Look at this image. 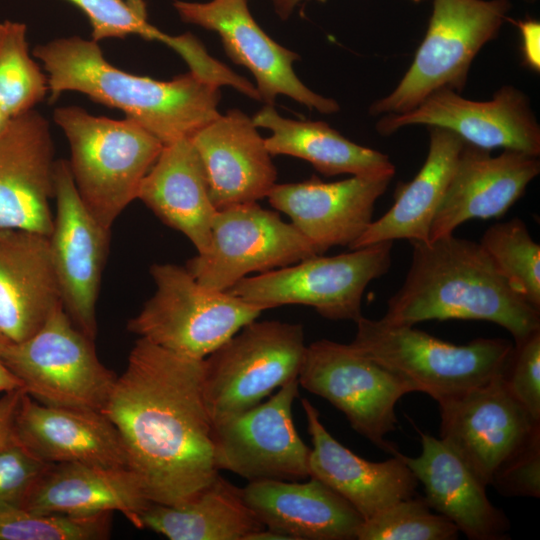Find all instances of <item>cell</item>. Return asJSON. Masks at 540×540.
<instances>
[{"instance_id":"5b68a950","label":"cell","mask_w":540,"mask_h":540,"mask_svg":"<svg viewBox=\"0 0 540 540\" xmlns=\"http://www.w3.org/2000/svg\"><path fill=\"white\" fill-rule=\"evenodd\" d=\"M350 343L435 401L462 394L505 372L514 345L477 338L464 345L438 339L411 325L361 317Z\"/></svg>"},{"instance_id":"484cf974","label":"cell","mask_w":540,"mask_h":540,"mask_svg":"<svg viewBox=\"0 0 540 540\" xmlns=\"http://www.w3.org/2000/svg\"><path fill=\"white\" fill-rule=\"evenodd\" d=\"M241 494L266 528L288 540H353L363 523L350 503L314 477L249 482Z\"/></svg>"},{"instance_id":"8d00e7d4","label":"cell","mask_w":540,"mask_h":540,"mask_svg":"<svg viewBox=\"0 0 540 540\" xmlns=\"http://www.w3.org/2000/svg\"><path fill=\"white\" fill-rule=\"evenodd\" d=\"M51 464L13 436L0 447V505L22 508Z\"/></svg>"},{"instance_id":"ee69618b","label":"cell","mask_w":540,"mask_h":540,"mask_svg":"<svg viewBox=\"0 0 540 540\" xmlns=\"http://www.w3.org/2000/svg\"><path fill=\"white\" fill-rule=\"evenodd\" d=\"M126 3L140 16L147 18L146 5L144 0H125Z\"/></svg>"},{"instance_id":"9c48e42d","label":"cell","mask_w":540,"mask_h":540,"mask_svg":"<svg viewBox=\"0 0 540 540\" xmlns=\"http://www.w3.org/2000/svg\"><path fill=\"white\" fill-rule=\"evenodd\" d=\"M303 326L252 321L204 359L203 393L213 425L259 404L298 378Z\"/></svg>"},{"instance_id":"d590c367","label":"cell","mask_w":540,"mask_h":540,"mask_svg":"<svg viewBox=\"0 0 540 540\" xmlns=\"http://www.w3.org/2000/svg\"><path fill=\"white\" fill-rule=\"evenodd\" d=\"M77 6L88 17L92 40L124 38L137 35L146 40L163 42L176 52L183 43L182 35L171 36L151 25L138 15L125 0H66Z\"/></svg>"},{"instance_id":"277c9868","label":"cell","mask_w":540,"mask_h":540,"mask_svg":"<svg viewBox=\"0 0 540 540\" xmlns=\"http://www.w3.org/2000/svg\"><path fill=\"white\" fill-rule=\"evenodd\" d=\"M66 136L68 161L78 194L106 229L138 197L163 143L135 121L95 116L78 106L54 110Z\"/></svg>"},{"instance_id":"60d3db41","label":"cell","mask_w":540,"mask_h":540,"mask_svg":"<svg viewBox=\"0 0 540 540\" xmlns=\"http://www.w3.org/2000/svg\"><path fill=\"white\" fill-rule=\"evenodd\" d=\"M522 36V51L527 66L539 70V22L527 19L517 23Z\"/></svg>"},{"instance_id":"74e56055","label":"cell","mask_w":540,"mask_h":540,"mask_svg":"<svg viewBox=\"0 0 540 540\" xmlns=\"http://www.w3.org/2000/svg\"><path fill=\"white\" fill-rule=\"evenodd\" d=\"M490 485L506 497H540V426L502 461Z\"/></svg>"},{"instance_id":"4316f807","label":"cell","mask_w":540,"mask_h":540,"mask_svg":"<svg viewBox=\"0 0 540 540\" xmlns=\"http://www.w3.org/2000/svg\"><path fill=\"white\" fill-rule=\"evenodd\" d=\"M151 503L129 467L65 462L50 465L22 508L71 516L119 512L143 529L142 514Z\"/></svg>"},{"instance_id":"7402d4cb","label":"cell","mask_w":540,"mask_h":540,"mask_svg":"<svg viewBox=\"0 0 540 540\" xmlns=\"http://www.w3.org/2000/svg\"><path fill=\"white\" fill-rule=\"evenodd\" d=\"M312 448L309 477L322 481L362 516L363 521L390 505L415 495L418 480L402 453L382 462L368 461L338 442L324 427L319 411L301 401Z\"/></svg>"},{"instance_id":"6da1fadb","label":"cell","mask_w":540,"mask_h":540,"mask_svg":"<svg viewBox=\"0 0 540 540\" xmlns=\"http://www.w3.org/2000/svg\"><path fill=\"white\" fill-rule=\"evenodd\" d=\"M203 367L139 337L102 411L152 503L179 504L218 474Z\"/></svg>"},{"instance_id":"ffe728a7","label":"cell","mask_w":540,"mask_h":540,"mask_svg":"<svg viewBox=\"0 0 540 540\" xmlns=\"http://www.w3.org/2000/svg\"><path fill=\"white\" fill-rule=\"evenodd\" d=\"M539 172L538 156L513 150L492 156L489 150L464 143L432 221L430 241L453 234L470 219L503 216Z\"/></svg>"},{"instance_id":"f546056e","label":"cell","mask_w":540,"mask_h":540,"mask_svg":"<svg viewBox=\"0 0 540 540\" xmlns=\"http://www.w3.org/2000/svg\"><path fill=\"white\" fill-rule=\"evenodd\" d=\"M254 125L272 135L265 139L271 155H289L308 161L321 174L336 176H394L388 155L358 145L322 121L284 118L273 105H265L253 117Z\"/></svg>"},{"instance_id":"ac0fdd59","label":"cell","mask_w":540,"mask_h":540,"mask_svg":"<svg viewBox=\"0 0 540 540\" xmlns=\"http://www.w3.org/2000/svg\"><path fill=\"white\" fill-rule=\"evenodd\" d=\"M55 163L48 121L34 109L11 118L0 133V229L50 235Z\"/></svg>"},{"instance_id":"ba28073f","label":"cell","mask_w":540,"mask_h":540,"mask_svg":"<svg viewBox=\"0 0 540 540\" xmlns=\"http://www.w3.org/2000/svg\"><path fill=\"white\" fill-rule=\"evenodd\" d=\"M1 356L25 393L49 406L102 412L117 378L62 303L33 335L4 344Z\"/></svg>"},{"instance_id":"b9f144b4","label":"cell","mask_w":540,"mask_h":540,"mask_svg":"<svg viewBox=\"0 0 540 540\" xmlns=\"http://www.w3.org/2000/svg\"><path fill=\"white\" fill-rule=\"evenodd\" d=\"M3 343L0 341V392L23 389L20 380L6 367L2 360Z\"/></svg>"},{"instance_id":"7bdbcfd3","label":"cell","mask_w":540,"mask_h":540,"mask_svg":"<svg viewBox=\"0 0 540 540\" xmlns=\"http://www.w3.org/2000/svg\"><path fill=\"white\" fill-rule=\"evenodd\" d=\"M301 0H272L277 14L282 18L286 19L293 11L295 6ZM413 2H421L423 0H411Z\"/></svg>"},{"instance_id":"2e32d148","label":"cell","mask_w":540,"mask_h":540,"mask_svg":"<svg viewBox=\"0 0 540 540\" xmlns=\"http://www.w3.org/2000/svg\"><path fill=\"white\" fill-rule=\"evenodd\" d=\"M173 6L182 21L219 34L229 58L254 76L260 101L273 105L278 95H284L320 113L339 110L334 99L315 93L297 77L293 63L299 55L263 31L252 17L247 0H177Z\"/></svg>"},{"instance_id":"30bf717a","label":"cell","mask_w":540,"mask_h":540,"mask_svg":"<svg viewBox=\"0 0 540 540\" xmlns=\"http://www.w3.org/2000/svg\"><path fill=\"white\" fill-rule=\"evenodd\" d=\"M392 248L393 241H386L336 256L316 255L245 277L227 291L263 310L306 305L326 319L357 322L364 290L389 270Z\"/></svg>"},{"instance_id":"f35d334b","label":"cell","mask_w":540,"mask_h":540,"mask_svg":"<svg viewBox=\"0 0 540 540\" xmlns=\"http://www.w3.org/2000/svg\"><path fill=\"white\" fill-rule=\"evenodd\" d=\"M503 377L513 396L540 421V329L514 344Z\"/></svg>"},{"instance_id":"9a60e30c","label":"cell","mask_w":540,"mask_h":540,"mask_svg":"<svg viewBox=\"0 0 540 540\" xmlns=\"http://www.w3.org/2000/svg\"><path fill=\"white\" fill-rule=\"evenodd\" d=\"M412 125L449 130L465 143L489 151L502 148L540 154V126L530 100L512 85H503L487 101L470 100L461 93L442 89L411 111L383 115L376 130L389 136Z\"/></svg>"},{"instance_id":"4fadbf2b","label":"cell","mask_w":540,"mask_h":540,"mask_svg":"<svg viewBox=\"0 0 540 540\" xmlns=\"http://www.w3.org/2000/svg\"><path fill=\"white\" fill-rule=\"evenodd\" d=\"M298 387V378L292 379L267 401L213 425L218 470L249 482L309 477L311 448L300 438L292 416Z\"/></svg>"},{"instance_id":"5bb4252c","label":"cell","mask_w":540,"mask_h":540,"mask_svg":"<svg viewBox=\"0 0 540 540\" xmlns=\"http://www.w3.org/2000/svg\"><path fill=\"white\" fill-rule=\"evenodd\" d=\"M54 183L55 212L48 239L61 303L75 326L94 340L96 303L110 230L93 217L81 200L68 161H56Z\"/></svg>"},{"instance_id":"d6986e66","label":"cell","mask_w":540,"mask_h":540,"mask_svg":"<svg viewBox=\"0 0 540 540\" xmlns=\"http://www.w3.org/2000/svg\"><path fill=\"white\" fill-rule=\"evenodd\" d=\"M393 176H352L323 182L313 177L296 183H276L267 198L318 250L350 246L372 222L376 201Z\"/></svg>"},{"instance_id":"e0dca14e","label":"cell","mask_w":540,"mask_h":540,"mask_svg":"<svg viewBox=\"0 0 540 540\" xmlns=\"http://www.w3.org/2000/svg\"><path fill=\"white\" fill-rule=\"evenodd\" d=\"M440 439L488 486L495 470L540 426L503 374L438 402Z\"/></svg>"},{"instance_id":"d4e9b609","label":"cell","mask_w":540,"mask_h":540,"mask_svg":"<svg viewBox=\"0 0 540 540\" xmlns=\"http://www.w3.org/2000/svg\"><path fill=\"white\" fill-rule=\"evenodd\" d=\"M419 434L420 455L402 457L423 485L430 507L470 540L506 539L509 519L489 500L487 485L440 438Z\"/></svg>"},{"instance_id":"44dd1931","label":"cell","mask_w":540,"mask_h":540,"mask_svg":"<svg viewBox=\"0 0 540 540\" xmlns=\"http://www.w3.org/2000/svg\"><path fill=\"white\" fill-rule=\"evenodd\" d=\"M190 140L202 163L209 194L218 209L267 197L277 170L265 139L239 109L219 115Z\"/></svg>"},{"instance_id":"83f0119b","label":"cell","mask_w":540,"mask_h":540,"mask_svg":"<svg viewBox=\"0 0 540 540\" xmlns=\"http://www.w3.org/2000/svg\"><path fill=\"white\" fill-rule=\"evenodd\" d=\"M164 224L183 233L198 254L208 252L217 208L190 138L164 145L138 193Z\"/></svg>"},{"instance_id":"7a4b0ae2","label":"cell","mask_w":540,"mask_h":540,"mask_svg":"<svg viewBox=\"0 0 540 540\" xmlns=\"http://www.w3.org/2000/svg\"><path fill=\"white\" fill-rule=\"evenodd\" d=\"M32 54L43 63L50 103L80 92L122 111L163 145L190 138L220 115L219 86L190 71L169 81L131 74L109 63L97 42L79 36L37 45Z\"/></svg>"},{"instance_id":"4dcf8cb0","label":"cell","mask_w":540,"mask_h":540,"mask_svg":"<svg viewBox=\"0 0 540 540\" xmlns=\"http://www.w3.org/2000/svg\"><path fill=\"white\" fill-rule=\"evenodd\" d=\"M142 524L170 540H246L265 528L245 503L241 488L219 473L179 504L151 503L142 514Z\"/></svg>"},{"instance_id":"836d02e7","label":"cell","mask_w":540,"mask_h":540,"mask_svg":"<svg viewBox=\"0 0 540 540\" xmlns=\"http://www.w3.org/2000/svg\"><path fill=\"white\" fill-rule=\"evenodd\" d=\"M111 524L112 513L71 516L0 505V540H104Z\"/></svg>"},{"instance_id":"e575fe53","label":"cell","mask_w":540,"mask_h":540,"mask_svg":"<svg viewBox=\"0 0 540 540\" xmlns=\"http://www.w3.org/2000/svg\"><path fill=\"white\" fill-rule=\"evenodd\" d=\"M459 530L424 497L402 499L364 520L358 540H453Z\"/></svg>"},{"instance_id":"603a6c76","label":"cell","mask_w":540,"mask_h":540,"mask_svg":"<svg viewBox=\"0 0 540 540\" xmlns=\"http://www.w3.org/2000/svg\"><path fill=\"white\" fill-rule=\"evenodd\" d=\"M13 436L48 463L128 467L122 439L102 413L42 404L23 393Z\"/></svg>"},{"instance_id":"ab89813d","label":"cell","mask_w":540,"mask_h":540,"mask_svg":"<svg viewBox=\"0 0 540 540\" xmlns=\"http://www.w3.org/2000/svg\"><path fill=\"white\" fill-rule=\"evenodd\" d=\"M23 389L5 392L0 397V447L13 437V424Z\"/></svg>"},{"instance_id":"d6a6232c","label":"cell","mask_w":540,"mask_h":540,"mask_svg":"<svg viewBox=\"0 0 540 540\" xmlns=\"http://www.w3.org/2000/svg\"><path fill=\"white\" fill-rule=\"evenodd\" d=\"M510 287L540 310V245L519 218L490 226L479 242Z\"/></svg>"},{"instance_id":"1f68e13d","label":"cell","mask_w":540,"mask_h":540,"mask_svg":"<svg viewBox=\"0 0 540 540\" xmlns=\"http://www.w3.org/2000/svg\"><path fill=\"white\" fill-rule=\"evenodd\" d=\"M48 93V77L29 53L26 25L0 22V108L13 118L32 110Z\"/></svg>"},{"instance_id":"52a82bcc","label":"cell","mask_w":540,"mask_h":540,"mask_svg":"<svg viewBox=\"0 0 540 540\" xmlns=\"http://www.w3.org/2000/svg\"><path fill=\"white\" fill-rule=\"evenodd\" d=\"M510 7L509 0H433L412 64L393 91L370 106V114L406 113L442 89L461 93L474 58L497 37Z\"/></svg>"},{"instance_id":"3957f363","label":"cell","mask_w":540,"mask_h":540,"mask_svg":"<svg viewBox=\"0 0 540 540\" xmlns=\"http://www.w3.org/2000/svg\"><path fill=\"white\" fill-rule=\"evenodd\" d=\"M410 243L409 271L383 321L483 320L505 328L515 343L540 329V310L510 287L480 243L454 233Z\"/></svg>"},{"instance_id":"7c38bea8","label":"cell","mask_w":540,"mask_h":540,"mask_svg":"<svg viewBox=\"0 0 540 540\" xmlns=\"http://www.w3.org/2000/svg\"><path fill=\"white\" fill-rule=\"evenodd\" d=\"M316 255H320L316 247L291 223L253 202L218 209L210 249L188 260L185 267L203 286L227 291L250 273Z\"/></svg>"},{"instance_id":"8992f818","label":"cell","mask_w":540,"mask_h":540,"mask_svg":"<svg viewBox=\"0 0 540 540\" xmlns=\"http://www.w3.org/2000/svg\"><path fill=\"white\" fill-rule=\"evenodd\" d=\"M156 289L127 329L176 354L203 360L264 311L228 291L209 289L171 263L150 267Z\"/></svg>"},{"instance_id":"f6af8a7d","label":"cell","mask_w":540,"mask_h":540,"mask_svg":"<svg viewBox=\"0 0 540 540\" xmlns=\"http://www.w3.org/2000/svg\"><path fill=\"white\" fill-rule=\"evenodd\" d=\"M11 117L0 108V133L7 127Z\"/></svg>"},{"instance_id":"8fae6325","label":"cell","mask_w":540,"mask_h":540,"mask_svg":"<svg viewBox=\"0 0 540 540\" xmlns=\"http://www.w3.org/2000/svg\"><path fill=\"white\" fill-rule=\"evenodd\" d=\"M298 383L329 401L374 445L399 452L386 436L396 429L397 402L414 391L395 373L351 344L322 339L306 346Z\"/></svg>"},{"instance_id":"f1b7e54d","label":"cell","mask_w":540,"mask_h":540,"mask_svg":"<svg viewBox=\"0 0 540 540\" xmlns=\"http://www.w3.org/2000/svg\"><path fill=\"white\" fill-rule=\"evenodd\" d=\"M429 150L416 176L398 190L393 206L372 221L349 248L406 239L429 242L430 228L453 176L464 141L455 133L428 127Z\"/></svg>"},{"instance_id":"cb8c5ba5","label":"cell","mask_w":540,"mask_h":540,"mask_svg":"<svg viewBox=\"0 0 540 540\" xmlns=\"http://www.w3.org/2000/svg\"><path fill=\"white\" fill-rule=\"evenodd\" d=\"M60 303L48 236L0 229V341L27 339Z\"/></svg>"}]
</instances>
